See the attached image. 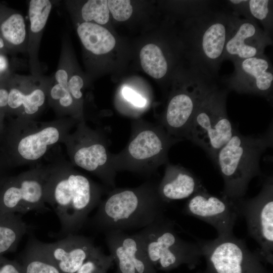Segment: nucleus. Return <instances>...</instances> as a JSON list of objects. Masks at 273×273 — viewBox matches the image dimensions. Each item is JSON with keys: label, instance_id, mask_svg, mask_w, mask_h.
<instances>
[{"label": "nucleus", "instance_id": "3", "mask_svg": "<svg viewBox=\"0 0 273 273\" xmlns=\"http://www.w3.org/2000/svg\"><path fill=\"white\" fill-rule=\"evenodd\" d=\"M272 124L263 134L244 135L235 129L231 139L219 150L215 164L223 179V197L235 205L243 199L251 179L262 175L260 158L272 147Z\"/></svg>", "mask_w": 273, "mask_h": 273}, {"label": "nucleus", "instance_id": "13", "mask_svg": "<svg viewBox=\"0 0 273 273\" xmlns=\"http://www.w3.org/2000/svg\"><path fill=\"white\" fill-rule=\"evenodd\" d=\"M233 63L234 71L224 80L228 89L261 96L271 103L273 68L269 58L263 54Z\"/></svg>", "mask_w": 273, "mask_h": 273}, {"label": "nucleus", "instance_id": "1", "mask_svg": "<svg viewBox=\"0 0 273 273\" xmlns=\"http://www.w3.org/2000/svg\"><path fill=\"white\" fill-rule=\"evenodd\" d=\"M103 189L84 175L73 170L48 173L44 199L56 213L59 238L76 234L88 215L101 201Z\"/></svg>", "mask_w": 273, "mask_h": 273}, {"label": "nucleus", "instance_id": "37", "mask_svg": "<svg viewBox=\"0 0 273 273\" xmlns=\"http://www.w3.org/2000/svg\"><path fill=\"white\" fill-rule=\"evenodd\" d=\"M7 157L5 154L0 152V184L7 177L6 176V164H7Z\"/></svg>", "mask_w": 273, "mask_h": 273}, {"label": "nucleus", "instance_id": "30", "mask_svg": "<svg viewBox=\"0 0 273 273\" xmlns=\"http://www.w3.org/2000/svg\"><path fill=\"white\" fill-rule=\"evenodd\" d=\"M48 96L54 103L63 109L71 108L75 101L68 88L57 83L53 79L50 82Z\"/></svg>", "mask_w": 273, "mask_h": 273}, {"label": "nucleus", "instance_id": "34", "mask_svg": "<svg viewBox=\"0 0 273 273\" xmlns=\"http://www.w3.org/2000/svg\"><path fill=\"white\" fill-rule=\"evenodd\" d=\"M8 80L0 82V132L3 116L7 112L9 95Z\"/></svg>", "mask_w": 273, "mask_h": 273}, {"label": "nucleus", "instance_id": "2", "mask_svg": "<svg viewBox=\"0 0 273 273\" xmlns=\"http://www.w3.org/2000/svg\"><path fill=\"white\" fill-rule=\"evenodd\" d=\"M165 205L151 183L114 189L101 200L90 223L104 233L141 230L164 215Z\"/></svg>", "mask_w": 273, "mask_h": 273}, {"label": "nucleus", "instance_id": "28", "mask_svg": "<svg viewBox=\"0 0 273 273\" xmlns=\"http://www.w3.org/2000/svg\"><path fill=\"white\" fill-rule=\"evenodd\" d=\"M83 22L94 21L95 24L104 25L109 19V10L106 0H89L85 2L81 9Z\"/></svg>", "mask_w": 273, "mask_h": 273}, {"label": "nucleus", "instance_id": "10", "mask_svg": "<svg viewBox=\"0 0 273 273\" xmlns=\"http://www.w3.org/2000/svg\"><path fill=\"white\" fill-rule=\"evenodd\" d=\"M47 174L33 171L7 177L0 184V208L16 214L46 211L44 191Z\"/></svg>", "mask_w": 273, "mask_h": 273}, {"label": "nucleus", "instance_id": "5", "mask_svg": "<svg viewBox=\"0 0 273 273\" xmlns=\"http://www.w3.org/2000/svg\"><path fill=\"white\" fill-rule=\"evenodd\" d=\"M228 90L217 85L208 95L194 114L186 136L204 150L214 162L235 129L226 112Z\"/></svg>", "mask_w": 273, "mask_h": 273}, {"label": "nucleus", "instance_id": "32", "mask_svg": "<svg viewBox=\"0 0 273 273\" xmlns=\"http://www.w3.org/2000/svg\"><path fill=\"white\" fill-rule=\"evenodd\" d=\"M83 85V79L79 75H69L67 87L74 100H79L82 98V93L81 89Z\"/></svg>", "mask_w": 273, "mask_h": 273}, {"label": "nucleus", "instance_id": "38", "mask_svg": "<svg viewBox=\"0 0 273 273\" xmlns=\"http://www.w3.org/2000/svg\"><path fill=\"white\" fill-rule=\"evenodd\" d=\"M7 50L4 40L0 36V54H4L5 51Z\"/></svg>", "mask_w": 273, "mask_h": 273}, {"label": "nucleus", "instance_id": "15", "mask_svg": "<svg viewBox=\"0 0 273 273\" xmlns=\"http://www.w3.org/2000/svg\"><path fill=\"white\" fill-rule=\"evenodd\" d=\"M272 44V38L268 35L257 22L232 14L231 25L223 59L233 62L262 55L264 54L265 48Z\"/></svg>", "mask_w": 273, "mask_h": 273}, {"label": "nucleus", "instance_id": "25", "mask_svg": "<svg viewBox=\"0 0 273 273\" xmlns=\"http://www.w3.org/2000/svg\"><path fill=\"white\" fill-rule=\"evenodd\" d=\"M235 14L259 22L264 31L272 38L273 1L239 0L234 5Z\"/></svg>", "mask_w": 273, "mask_h": 273}, {"label": "nucleus", "instance_id": "20", "mask_svg": "<svg viewBox=\"0 0 273 273\" xmlns=\"http://www.w3.org/2000/svg\"><path fill=\"white\" fill-rule=\"evenodd\" d=\"M61 136L60 128L50 125L23 135L8 149L13 148L16 154L24 160L34 161L42 157Z\"/></svg>", "mask_w": 273, "mask_h": 273}, {"label": "nucleus", "instance_id": "39", "mask_svg": "<svg viewBox=\"0 0 273 273\" xmlns=\"http://www.w3.org/2000/svg\"><path fill=\"white\" fill-rule=\"evenodd\" d=\"M8 9L7 7L0 5V20L6 13Z\"/></svg>", "mask_w": 273, "mask_h": 273}, {"label": "nucleus", "instance_id": "33", "mask_svg": "<svg viewBox=\"0 0 273 273\" xmlns=\"http://www.w3.org/2000/svg\"><path fill=\"white\" fill-rule=\"evenodd\" d=\"M0 273H23L20 263L0 255Z\"/></svg>", "mask_w": 273, "mask_h": 273}, {"label": "nucleus", "instance_id": "11", "mask_svg": "<svg viewBox=\"0 0 273 273\" xmlns=\"http://www.w3.org/2000/svg\"><path fill=\"white\" fill-rule=\"evenodd\" d=\"M73 144L71 158L74 164L114 188L116 171L105 140L82 124L74 135Z\"/></svg>", "mask_w": 273, "mask_h": 273}, {"label": "nucleus", "instance_id": "31", "mask_svg": "<svg viewBox=\"0 0 273 273\" xmlns=\"http://www.w3.org/2000/svg\"><path fill=\"white\" fill-rule=\"evenodd\" d=\"M108 6L113 18L118 21L128 19L132 13L130 1L128 0H109Z\"/></svg>", "mask_w": 273, "mask_h": 273}, {"label": "nucleus", "instance_id": "24", "mask_svg": "<svg viewBox=\"0 0 273 273\" xmlns=\"http://www.w3.org/2000/svg\"><path fill=\"white\" fill-rule=\"evenodd\" d=\"M28 231L20 215L0 208V255L15 251Z\"/></svg>", "mask_w": 273, "mask_h": 273}, {"label": "nucleus", "instance_id": "21", "mask_svg": "<svg viewBox=\"0 0 273 273\" xmlns=\"http://www.w3.org/2000/svg\"><path fill=\"white\" fill-rule=\"evenodd\" d=\"M52 8L49 0H31L28 5V39L27 51L29 53L30 63L34 74H38L37 52L42 32Z\"/></svg>", "mask_w": 273, "mask_h": 273}, {"label": "nucleus", "instance_id": "8", "mask_svg": "<svg viewBox=\"0 0 273 273\" xmlns=\"http://www.w3.org/2000/svg\"><path fill=\"white\" fill-rule=\"evenodd\" d=\"M216 79L189 65L182 86L169 99L161 124L169 135L178 141L186 139L197 110L218 85Z\"/></svg>", "mask_w": 273, "mask_h": 273}, {"label": "nucleus", "instance_id": "29", "mask_svg": "<svg viewBox=\"0 0 273 273\" xmlns=\"http://www.w3.org/2000/svg\"><path fill=\"white\" fill-rule=\"evenodd\" d=\"M114 263L113 257L96 247L76 273H107Z\"/></svg>", "mask_w": 273, "mask_h": 273}, {"label": "nucleus", "instance_id": "18", "mask_svg": "<svg viewBox=\"0 0 273 273\" xmlns=\"http://www.w3.org/2000/svg\"><path fill=\"white\" fill-rule=\"evenodd\" d=\"M38 243L62 273H76L97 247L90 239L76 234L68 235L53 243L38 241Z\"/></svg>", "mask_w": 273, "mask_h": 273}, {"label": "nucleus", "instance_id": "4", "mask_svg": "<svg viewBox=\"0 0 273 273\" xmlns=\"http://www.w3.org/2000/svg\"><path fill=\"white\" fill-rule=\"evenodd\" d=\"M232 14L224 1L186 21L185 53L189 65L217 78L223 61Z\"/></svg>", "mask_w": 273, "mask_h": 273}, {"label": "nucleus", "instance_id": "26", "mask_svg": "<svg viewBox=\"0 0 273 273\" xmlns=\"http://www.w3.org/2000/svg\"><path fill=\"white\" fill-rule=\"evenodd\" d=\"M23 273H62L40 248L38 240L31 238L21 258Z\"/></svg>", "mask_w": 273, "mask_h": 273}, {"label": "nucleus", "instance_id": "27", "mask_svg": "<svg viewBox=\"0 0 273 273\" xmlns=\"http://www.w3.org/2000/svg\"><path fill=\"white\" fill-rule=\"evenodd\" d=\"M141 66L146 73L155 79L164 77L169 70V63L161 48L149 43L140 52Z\"/></svg>", "mask_w": 273, "mask_h": 273}, {"label": "nucleus", "instance_id": "7", "mask_svg": "<svg viewBox=\"0 0 273 273\" xmlns=\"http://www.w3.org/2000/svg\"><path fill=\"white\" fill-rule=\"evenodd\" d=\"M155 269L167 270L193 262L202 255L198 244L186 241L176 233L165 215L135 233Z\"/></svg>", "mask_w": 273, "mask_h": 273}, {"label": "nucleus", "instance_id": "12", "mask_svg": "<svg viewBox=\"0 0 273 273\" xmlns=\"http://www.w3.org/2000/svg\"><path fill=\"white\" fill-rule=\"evenodd\" d=\"M197 243L215 273H244L246 268L256 265L259 256L256 250L252 253L245 242L234 234Z\"/></svg>", "mask_w": 273, "mask_h": 273}, {"label": "nucleus", "instance_id": "36", "mask_svg": "<svg viewBox=\"0 0 273 273\" xmlns=\"http://www.w3.org/2000/svg\"><path fill=\"white\" fill-rule=\"evenodd\" d=\"M11 75L8 59L4 54H0V82L8 80Z\"/></svg>", "mask_w": 273, "mask_h": 273}, {"label": "nucleus", "instance_id": "35", "mask_svg": "<svg viewBox=\"0 0 273 273\" xmlns=\"http://www.w3.org/2000/svg\"><path fill=\"white\" fill-rule=\"evenodd\" d=\"M122 94L123 97L135 106L143 107L146 103V99L131 88L125 87L123 88Z\"/></svg>", "mask_w": 273, "mask_h": 273}, {"label": "nucleus", "instance_id": "14", "mask_svg": "<svg viewBox=\"0 0 273 273\" xmlns=\"http://www.w3.org/2000/svg\"><path fill=\"white\" fill-rule=\"evenodd\" d=\"M183 211L214 227L218 237L234 234L233 229L239 216L234 204L209 194L203 187L189 198Z\"/></svg>", "mask_w": 273, "mask_h": 273}, {"label": "nucleus", "instance_id": "6", "mask_svg": "<svg viewBox=\"0 0 273 273\" xmlns=\"http://www.w3.org/2000/svg\"><path fill=\"white\" fill-rule=\"evenodd\" d=\"M178 141L161 124L139 123L126 147L119 153L112 154L113 166L116 171L151 173L167 162L169 148Z\"/></svg>", "mask_w": 273, "mask_h": 273}, {"label": "nucleus", "instance_id": "17", "mask_svg": "<svg viewBox=\"0 0 273 273\" xmlns=\"http://www.w3.org/2000/svg\"><path fill=\"white\" fill-rule=\"evenodd\" d=\"M105 235L110 254L117 265L116 273H156L135 234L112 230Z\"/></svg>", "mask_w": 273, "mask_h": 273}, {"label": "nucleus", "instance_id": "16", "mask_svg": "<svg viewBox=\"0 0 273 273\" xmlns=\"http://www.w3.org/2000/svg\"><path fill=\"white\" fill-rule=\"evenodd\" d=\"M50 82L38 74L12 75L8 81L7 112L33 116L42 108L48 96Z\"/></svg>", "mask_w": 273, "mask_h": 273}, {"label": "nucleus", "instance_id": "9", "mask_svg": "<svg viewBox=\"0 0 273 273\" xmlns=\"http://www.w3.org/2000/svg\"><path fill=\"white\" fill-rule=\"evenodd\" d=\"M239 215L246 221L249 235L259 245V256L271 261L273 252V178H266L254 197L235 204Z\"/></svg>", "mask_w": 273, "mask_h": 273}, {"label": "nucleus", "instance_id": "19", "mask_svg": "<svg viewBox=\"0 0 273 273\" xmlns=\"http://www.w3.org/2000/svg\"><path fill=\"white\" fill-rule=\"evenodd\" d=\"M202 187L200 180L187 169L168 163L157 192L166 203L189 198Z\"/></svg>", "mask_w": 273, "mask_h": 273}, {"label": "nucleus", "instance_id": "23", "mask_svg": "<svg viewBox=\"0 0 273 273\" xmlns=\"http://www.w3.org/2000/svg\"><path fill=\"white\" fill-rule=\"evenodd\" d=\"M77 32L83 46L93 54H105L114 48L116 40L105 27L90 22L77 23Z\"/></svg>", "mask_w": 273, "mask_h": 273}, {"label": "nucleus", "instance_id": "22", "mask_svg": "<svg viewBox=\"0 0 273 273\" xmlns=\"http://www.w3.org/2000/svg\"><path fill=\"white\" fill-rule=\"evenodd\" d=\"M0 36L7 50L27 51L28 29L23 15L8 9L0 20Z\"/></svg>", "mask_w": 273, "mask_h": 273}]
</instances>
